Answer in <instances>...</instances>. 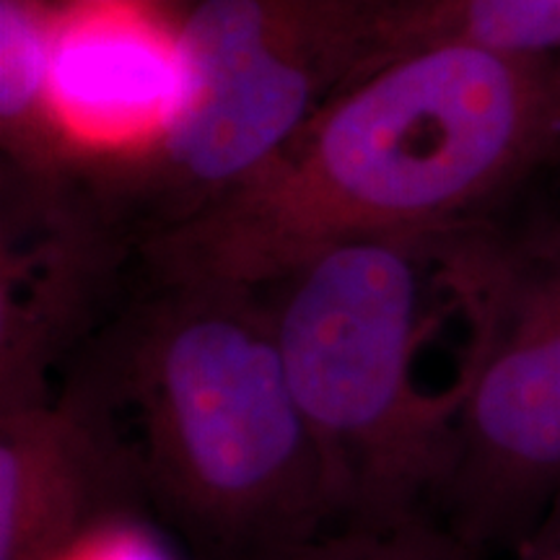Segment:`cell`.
<instances>
[{
	"label": "cell",
	"mask_w": 560,
	"mask_h": 560,
	"mask_svg": "<svg viewBox=\"0 0 560 560\" xmlns=\"http://www.w3.org/2000/svg\"><path fill=\"white\" fill-rule=\"evenodd\" d=\"M384 0H177V96L151 149L94 179L145 231L213 198L359 81ZM143 231V234H145Z\"/></svg>",
	"instance_id": "277c9868"
},
{
	"label": "cell",
	"mask_w": 560,
	"mask_h": 560,
	"mask_svg": "<svg viewBox=\"0 0 560 560\" xmlns=\"http://www.w3.org/2000/svg\"><path fill=\"white\" fill-rule=\"evenodd\" d=\"M558 58L560 0H384L363 79L429 47Z\"/></svg>",
	"instance_id": "30bf717a"
},
{
	"label": "cell",
	"mask_w": 560,
	"mask_h": 560,
	"mask_svg": "<svg viewBox=\"0 0 560 560\" xmlns=\"http://www.w3.org/2000/svg\"><path fill=\"white\" fill-rule=\"evenodd\" d=\"M475 223L482 355L439 501L475 556L509 545L560 488V206L527 182Z\"/></svg>",
	"instance_id": "5b68a950"
},
{
	"label": "cell",
	"mask_w": 560,
	"mask_h": 560,
	"mask_svg": "<svg viewBox=\"0 0 560 560\" xmlns=\"http://www.w3.org/2000/svg\"><path fill=\"white\" fill-rule=\"evenodd\" d=\"M58 26L52 0H0V138L16 179L75 177L52 96Z\"/></svg>",
	"instance_id": "9c48e42d"
},
{
	"label": "cell",
	"mask_w": 560,
	"mask_h": 560,
	"mask_svg": "<svg viewBox=\"0 0 560 560\" xmlns=\"http://www.w3.org/2000/svg\"><path fill=\"white\" fill-rule=\"evenodd\" d=\"M47 560H174L151 529L130 520H104Z\"/></svg>",
	"instance_id": "7c38bea8"
},
{
	"label": "cell",
	"mask_w": 560,
	"mask_h": 560,
	"mask_svg": "<svg viewBox=\"0 0 560 560\" xmlns=\"http://www.w3.org/2000/svg\"><path fill=\"white\" fill-rule=\"evenodd\" d=\"M107 338L89 420L115 478L149 488L215 537L310 540L330 514L268 296L226 283L153 280Z\"/></svg>",
	"instance_id": "3957f363"
},
{
	"label": "cell",
	"mask_w": 560,
	"mask_h": 560,
	"mask_svg": "<svg viewBox=\"0 0 560 560\" xmlns=\"http://www.w3.org/2000/svg\"><path fill=\"white\" fill-rule=\"evenodd\" d=\"M556 153L558 58L429 47L342 89L138 249L153 280L262 291L342 244L486 219Z\"/></svg>",
	"instance_id": "6da1fadb"
},
{
	"label": "cell",
	"mask_w": 560,
	"mask_h": 560,
	"mask_svg": "<svg viewBox=\"0 0 560 560\" xmlns=\"http://www.w3.org/2000/svg\"><path fill=\"white\" fill-rule=\"evenodd\" d=\"M558 66H560V55H558Z\"/></svg>",
	"instance_id": "9a60e30c"
},
{
	"label": "cell",
	"mask_w": 560,
	"mask_h": 560,
	"mask_svg": "<svg viewBox=\"0 0 560 560\" xmlns=\"http://www.w3.org/2000/svg\"><path fill=\"white\" fill-rule=\"evenodd\" d=\"M301 560H478L450 529L420 516L392 524H350L325 545H312Z\"/></svg>",
	"instance_id": "8fae6325"
},
{
	"label": "cell",
	"mask_w": 560,
	"mask_h": 560,
	"mask_svg": "<svg viewBox=\"0 0 560 560\" xmlns=\"http://www.w3.org/2000/svg\"><path fill=\"white\" fill-rule=\"evenodd\" d=\"M509 548L511 560H560V488Z\"/></svg>",
	"instance_id": "4fadbf2b"
},
{
	"label": "cell",
	"mask_w": 560,
	"mask_h": 560,
	"mask_svg": "<svg viewBox=\"0 0 560 560\" xmlns=\"http://www.w3.org/2000/svg\"><path fill=\"white\" fill-rule=\"evenodd\" d=\"M0 412V560H47L104 522L96 501L117 478L68 395Z\"/></svg>",
	"instance_id": "ba28073f"
},
{
	"label": "cell",
	"mask_w": 560,
	"mask_h": 560,
	"mask_svg": "<svg viewBox=\"0 0 560 560\" xmlns=\"http://www.w3.org/2000/svg\"><path fill=\"white\" fill-rule=\"evenodd\" d=\"M52 96L75 177L138 159L170 120L177 66L164 19L132 5H66Z\"/></svg>",
	"instance_id": "52a82bcc"
},
{
	"label": "cell",
	"mask_w": 560,
	"mask_h": 560,
	"mask_svg": "<svg viewBox=\"0 0 560 560\" xmlns=\"http://www.w3.org/2000/svg\"><path fill=\"white\" fill-rule=\"evenodd\" d=\"M177 0H68V5H132V9H143L156 13V9L170 11Z\"/></svg>",
	"instance_id": "5bb4252c"
},
{
	"label": "cell",
	"mask_w": 560,
	"mask_h": 560,
	"mask_svg": "<svg viewBox=\"0 0 560 560\" xmlns=\"http://www.w3.org/2000/svg\"><path fill=\"white\" fill-rule=\"evenodd\" d=\"M262 293L330 509L416 520L439 499L480 369L472 223L342 244Z\"/></svg>",
	"instance_id": "7a4b0ae2"
},
{
	"label": "cell",
	"mask_w": 560,
	"mask_h": 560,
	"mask_svg": "<svg viewBox=\"0 0 560 560\" xmlns=\"http://www.w3.org/2000/svg\"><path fill=\"white\" fill-rule=\"evenodd\" d=\"M0 252V400H50L52 363L86 317L107 257L115 213L86 182L13 179Z\"/></svg>",
	"instance_id": "8992f818"
}]
</instances>
